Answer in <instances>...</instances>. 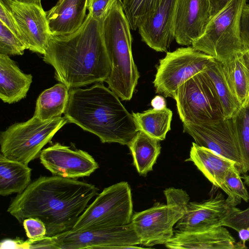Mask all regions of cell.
Listing matches in <instances>:
<instances>
[{
    "label": "cell",
    "instance_id": "7a4b0ae2",
    "mask_svg": "<svg viewBox=\"0 0 249 249\" xmlns=\"http://www.w3.org/2000/svg\"><path fill=\"white\" fill-rule=\"evenodd\" d=\"M43 61L54 69V77L71 89L105 82L111 67L102 21L89 12L80 28L67 36L51 37Z\"/></svg>",
    "mask_w": 249,
    "mask_h": 249
},
{
    "label": "cell",
    "instance_id": "7c38bea8",
    "mask_svg": "<svg viewBox=\"0 0 249 249\" xmlns=\"http://www.w3.org/2000/svg\"><path fill=\"white\" fill-rule=\"evenodd\" d=\"M183 132L190 135L197 145L235 162L239 170L242 164L238 141L232 117L202 123H183Z\"/></svg>",
    "mask_w": 249,
    "mask_h": 249
},
{
    "label": "cell",
    "instance_id": "7bdbcfd3",
    "mask_svg": "<svg viewBox=\"0 0 249 249\" xmlns=\"http://www.w3.org/2000/svg\"></svg>",
    "mask_w": 249,
    "mask_h": 249
},
{
    "label": "cell",
    "instance_id": "cb8c5ba5",
    "mask_svg": "<svg viewBox=\"0 0 249 249\" xmlns=\"http://www.w3.org/2000/svg\"><path fill=\"white\" fill-rule=\"evenodd\" d=\"M159 140L138 131L128 144L133 163L140 175L146 176L153 167L160 153Z\"/></svg>",
    "mask_w": 249,
    "mask_h": 249
},
{
    "label": "cell",
    "instance_id": "ac0fdd59",
    "mask_svg": "<svg viewBox=\"0 0 249 249\" xmlns=\"http://www.w3.org/2000/svg\"><path fill=\"white\" fill-rule=\"evenodd\" d=\"M169 249H243L241 241L237 242L223 226L195 232L174 231L173 237L165 244Z\"/></svg>",
    "mask_w": 249,
    "mask_h": 249
},
{
    "label": "cell",
    "instance_id": "603a6c76",
    "mask_svg": "<svg viewBox=\"0 0 249 249\" xmlns=\"http://www.w3.org/2000/svg\"><path fill=\"white\" fill-rule=\"evenodd\" d=\"M32 169L28 165L0 154V195L23 192L30 184Z\"/></svg>",
    "mask_w": 249,
    "mask_h": 249
},
{
    "label": "cell",
    "instance_id": "83f0119b",
    "mask_svg": "<svg viewBox=\"0 0 249 249\" xmlns=\"http://www.w3.org/2000/svg\"><path fill=\"white\" fill-rule=\"evenodd\" d=\"M238 141L242 164L239 171H249V96L232 117Z\"/></svg>",
    "mask_w": 249,
    "mask_h": 249
},
{
    "label": "cell",
    "instance_id": "5b68a950",
    "mask_svg": "<svg viewBox=\"0 0 249 249\" xmlns=\"http://www.w3.org/2000/svg\"><path fill=\"white\" fill-rule=\"evenodd\" d=\"M164 194L166 204L157 203L132 215L130 223L141 245H165L174 235V226L184 214L190 200L186 191L171 187L165 189Z\"/></svg>",
    "mask_w": 249,
    "mask_h": 249
},
{
    "label": "cell",
    "instance_id": "4fadbf2b",
    "mask_svg": "<svg viewBox=\"0 0 249 249\" xmlns=\"http://www.w3.org/2000/svg\"><path fill=\"white\" fill-rule=\"evenodd\" d=\"M41 163L53 176L76 179L89 177L99 168L92 156L81 149L73 150L59 143L43 149Z\"/></svg>",
    "mask_w": 249,
    "mask_h": 249
},
{
    "label": "cell",
    "instance_id": "52a82bcc",
    "mask_svg": "<svg viewBox=\"0 0 249 249\" xmlns=\"http://www.w3.org/2000/svg\"><path fill=\"white\" fill-rule=\"evenodd\" d=\"M68 123L65 116L43 121L33 116L26 122L15 123L0 133V153L28 165Z\"/></svg>",
    "mask_w": 249,
    "mask_h": 249
},
{
    "label": "cell",
    "instance_id": "e0dca14e",
    "mask_svg": "<svg viewBox=\"0 0 249 249\" xmlns=\"http://www.w3.org/2000/svg\"><path fill=\"white\" fill-rule=\"evenodd\" d=\"M229 206L223 195L201 202H189L183 216L177 223L174 231H200L222 226Z\"/></svg>",
    "mask_w": 249,
    "mask_h": 249
},
{
    "label": "cell",
    "instance_id": "484cf974",
    "mask_svg": "<svg viewBox=\"0 0 249 249\" xmlns=\"http://www.w3.org/2000/svg\"><path fill=\"white\" fill-rule=\"evenodd\" d=\"M203 72L210 80L220 102L225 119L232 118L241 106L225 78L222 63L213 59Z\"/></svg>",
    "mask_w": 249,
    "mask_h": 249
},
{
    "label": "cell",
    "instance_id": "836d02e7",
    "mask_svg": "<svg viewBox=\"0 0 249 249\" xmlns=\"http://www.w3.org/2000/svg\"><path fill=\"white\" fill-rule=\"evenodd\" d=\"M117 0H88L87 9L95 19L102 21Z\"/></svg>",
    "mask_w": 249,
    "mask_h": 249
},
{
    "label": "cell",
    "instance_id": "b9f144b4",
    "mask_svg": "<svg viewBox=\"0 0 249 249\" xmlns=\"http://www.w3.org/2000/svg\"><path fill=\"white\" fill-rule=\"evenodd\" d=\"M248 51H249V50H248Z\"/></svg>",
    "mask_w": 249,
    "mask_h": 249
},
{
    "label": "cell",
    "instance_id": "f35d334b",
    "mask_svg": "<svg viewBox=\"0 0 249 249\" xmlns=\"http://www.w3.org/2000/svg\"><path fill=\"white\" fill-rule=\"evenodd\" d=\"M151 106L156 109L163 108L166 107L165 100L162 96L157 95L152 99Z\"/></svg>",
    "mask_w": 249,
    "mask_h": 249
},
{
    "label": "cell",
    "instance_id": "6da1fadb",
    "mask_svg": "<svg viewBox=\"0 0 249 249\" xmlns=\"http://www.w3.org/2000/svg\"><path fill=\"white\" fill-rule=\"evenodd\" d=\"M98 191L76 179L40 176L18 194L7 212L21 224L28 218L40 220L51 237L71 230Z\"/></svg>",
    "mask_w": 249,
    "mask_h": 249
},
{
    "label": "cell",
    "instance_id": "8992f818",
    "mask_svg": "<svg viewBox=\"0 0 249 249\" xmlns=\"http://www.w3.org/2000/svg\"><path fill=\"white\" fill-rule=\"evenodd\" d=\"M246 2L231 1L210 20L203 35L191 46L221 62L247 51L240 32L241 15Z\"/></svg>",
    "mask_w": 249,
    "mask_h": 249
},
{
    "label": "cell",
    "instance_id": "5bb4252c",
    "mask_svg": "<svg viewBox=\"0 0 249 249\" xmlns=\"http://www.w3.org/2000/svg\"><path fill=\"white\" fill-rule=\"evenodd\" d=\"M5 3L20 30L23 42L27 49L43 55L53 35L49 28L46 12L42 5L14 0L7 1Z\"/></svg>",
    "mask_w": 249,
    "mask_h": 249
},
{
    "label": "cell",
    "instance_id": "8fae6325",
    "mask_svg": "<svg viewBox=\"0 0 249 249\" xmlns=\"http://www.w3.org/2000/svg\"><path fill=\"white\" fill-rule=\"evenodd\" d=\"M51 237L54 249L141 248L130 223L120 227L70 230Z\"/></svg>",
    "mask_w": 249,
    "mask_h": 249
},
{
    "label": "cell",
    "instance_id": "d6986e66",
    "mask_svg": "<svg viewBox=\"0 0 249 249\" xmlns=\"http://www.w3.org/2000/svg\"><path fill=\"white\" fill-rule=\"evenodd\" d=\"M88 2V0H58L46 12L52 35L67 36L78 30L86 18Z\"/></svg>",
    "mask_w": 249,
    "mask_h": 249
},
{
    "label": "cell",
    "instance_id": "d6a6232c",
    "mask_svg": "<svg viewBox=\"0 0 249 249\" xmlns=\"http://www.w3.org/2000/svg\"><path fill=\"white\" fill-rule=\"evenodd\" d=\"M22 224L28 239H39L46 235V228L44 224L37 218L25 219Z\"/></svg>",
    "mask_w": 249,
    "mask_h": 249
},
{
    "label": "cell",
    "instance_id": "2e32d148",
    "mask_svg": "<svg viewBox=\"0 0 249 249\" xmlns=\"http://www.w3.org/2000/svg\"><path fill=\"white\" fill-rule=\"evenodd\" d=\"M176 1L161 0L138 26L142 40L157 52H167L175 39L174 18Z\"/></svg>",
    "mask_w": 249,
    "mask_h": 249
},
{
    "label": "cell",
    "instance_id": "3957f363",
    "mask_svg": "<svg viewBox=\"0 0 249 249\" xmlns=\"http://www.w3.org/2000/svg\"><path fill=\"white\" fill-rule=\"evenodd\" d=\"M64 114L69 123L97 136L102 143L128 145L138 131L132 114L103 82L70 89Z\"/></svg>",
    "mask_w": 249,
    "mask_h": 249
},
{
    "label": "cell",
    "instance_id": "4316f807",
    "mask_svg": "<svg viewBox=\"0 0 249 249\" xmlns=\"http://www.w3.org/2000/svg\"><path fill=\"white\" fill-rule=\"evenodd\" d=\"M138 131H141L159 141L165 139L171 129L173 113L165 107L161 109L152 108L142 113L132 112Z\"/></svg>",
    "mask_w": 249,
    "mask_h": 249
},
{
    "label": "cell",
    "instance_id": "e575fe53",
    "mask_svg": "<svg viewBox=\"0 0 249 249\" xmlns=\"http://www.w3.org/2000/svg\"><path fill=\"white\" fill-rule=\"evenodd\" d=\"M0 21L4 24L23 42L21 32L14 17L7 5L1 0H0Z\"/></svg>",
    "mask_w": 249,
    "mask_h": 249
},
{
    "label": "cell",
    "instance_id": "60d3db41",
    "mask_svg": "<svg viewBox=\"0 0 249 249\" xmlns=\"http://www.w3.org/2000/svg\"><path fill=\"white\" fill-rule=\"evenodd\" d=\"M242 178L244 180V183L248 186H249V175H245L242 177Z\"/></svg>",
    "mask_w": 249,
    "mask_h": 249
},
{
    "label": "cell",
    "instance_id": "30bf717a",
    "mask_svg": "<svg viewBox=\"0 0 249 249\" xmlns=\"http://www.w3.org/2000/svg\"><path fill=\"white\" fill-rule=\"evenodd\" d=\"M214 58L192 46L181 47L167 52L160 59L153 81L156 92L173 98L183 84L203 71Z\"/></svg>",
    "mask_w": 249,
    "mask_h": 249
},
{
    "label": "cell",
    "instance_id": "d4e9b609",
    "mask_svg": "<svg viewBox=\"0 0 249 249\" xmlns=\"http://www.w3.org/2000/svg\"><path fill=\"white\" fill-rule=\"evenodd\" d=\"M69 90L61 83L44 90L37 99L33 116L43 121L61 117L66 108Z\"/></svg>",
    "mask_w": 249,
    "mask_h": 249
},
{
    "label": "cell",
    "instance_id": "44dd1931",
    "mask_svg": "<svg viewBox=\"0 0 249 249\" xmlns=\"http://www.w3.org/2000/svg\"><path fill=\"white\" fill-rule=\"evenodd\" d=\"M204 176L215 186L221 188L225 174L233 164V161L206 147L192 143L189 158Z\"/></svg>",
    "mask_w": 249,
    "mask_h": 249
},
{
    "label": "cell",
    "instance_id": "4dcf8cb0",
    "mask_svg": "<svg viewBox=\"0 0 249 249\" xmlns=\"http://www.w3.org/2000/svg\"><path fill=\"white\" fill-rule=\"evenodd\" d=\"M222 226L237 231L241 241L246 245L249 241V207L241 210L236 206H229Z\"/></svg>",
    "mask_w": 249,
    "mask_h": 249
},
{
    "label": "cell",
    "instance_id": "f546056e",
    "mask_svg": "<svg viewBox=\"0 0 249 249\" xmlns=\"http://www.w3.org/2000/svg\"><path fill=\"white\" fill-rule=\"evenodd\" d=\"M131 29L136 30L140 23L160 4L161 0H120Z\"/></svg>",
    "mask_w": 249,
    "mask_h": 249
},
{
    "label": "cell",
    "instance_id": "8d00e7d4",
    "mask_svg": "<svg viewBox=\"0 0 249 249\" xmlns=\"http://www.w3.org/2000/svg\"><path fill=\"white\" fill-rule=\"evenodd\" d=\"M231 0H209L210 6L211 19L226 7Z\"/></svg>",
    "mask_w": 249,
    "mask_h": 249
},
{
    "label": "cell",
    "instance_id": "ffe728a7",
    "mask_svg": "<svg viewBox=\"0 0 249 249\" xmlns=\"http://www.w3.org/2000/svg\"><path fill=\"white\" fill-rule=\"evenodd\" d=\"M32 75L25 74L9 55L0 54V98L12 104L26 97Z\"/></svg>",
    "mask_w": 249,
    "mask_h": 249
},
{
    "label": "cell",
    "instance_id": "ba28073f",
    "mask_svg": "<svg viewBox=\"0 0 249 249\" xmlns=\"http://www.w3.org/2000/svg\"><path fill=\"white\" fill-rule=\"evenodd\" d=\"M133 215L131 188L121 181L105 188L79 217L71 230L116 227L129 224Z\"/></svg>",
    "mask_w": 249,
    "mask_h": 249
},
{
    "label": "cell",
    "instance_id": "9a60e30c",
    "mask_svg": "<svg viewBox=\"0 0 249 249\" xmlns=\"http://www.w3.org/2000/svg\"><path fill=\"white\" fill-rule=\"evenodd\" d=\"M211 19L209 0H177L174 18L176 42L192 45L203 35Z\"/></svg>",
    "mask_w": 249,
    "mask_h": 249
},
{
    "label": "cell",
    "instance_id": "277c9868",
    "mask_svg": "<svg viewBox=\"0 0 249 249\" xmlns=\"http://www.w3.org/2000/svg\"><path fill=\"white\" fill-rule=\"evenodd\" d=\"M103 38L111 71L106 80L108 88L121 99H131L140 77L131 48L129 22L120 0L102 20Z\"/></svg>",
    "mask_w": 249,
    "mask_h": 249
},
{
    "label": "cell",
    "instance_id": "9c48e42d",
    "mask_svg": "<svg viewBox=\"0 0 249 249\" xmlns=\"http://www.w3.org/2000/svg\"><path fill=\"white\" fill-rule=\"evenodd\" d=\"M173 98L183 123L198 124L224 118L215 89L203 71L180 86Z\"/></svg>",
    "mask_w": 249,
    "mask_h": 249
},
{
    "label": "cell",
    "instance_id": "7402d4cb",
    "mask_svg": "<svg viewBox=\"0 0 249 249\" xmlns=\"http://www.w3.org/2000/svg\"><path fill=\"white\" fill-rule=\"evenodd\" d=\"M222 63L231 90L242 105L249 94V53L248 50Z\"/></svg>",
    "mask_w": 249,
    "mask_h": 249
},
{
    "label": "cell",
    "instance_id": "ab89813d",
    "mask_svg": "<svg viewBox=\"0 0 249 249\" xmlns=\"http://www.w3.org/2000/svg\"><path fill=\"white\" fill-rule=\"evenodd\" d=\"M3 2L6 3L7 1L9 0H1ZM23 3H34L38 5H41V0H14Z\"/></svg>",
    "mask_w": 249,
    "mask_h": 249
},
{
    "label": "cell",
    "instance_id": "d590c367",
    "mask_svg": "<svg viewBox=\"0 0 249 249\" xmlns=\"http://www.w3.org/2000/svg\"><path fill=\"white\" fill-rule=\"evenodd\" d=\"M241 37L245 47L249 50V4L244 6L240 22Z\"/></svg>",
    "mask_w": 249,
    "mask_h": 249
},
{
    "label": "cell",
    "instance_id": "f1b7e54d",
    "mask_svg": "<svg viewBox=\"0 0 249 249\" xmlns=\"http://www.w3.org/2000/svg\"><path fill=\"white\" fill-rule=\"evenodd\" d=\"M240 174L238 167L233 164L225 174L221 189L228 195L226 200L229 206H236L242 199L247 202L249 201V194Z\"/></svg>",
    "mask_w": 249,
    "mask_h": 249
},
{
    "label": "cell",
    "instance_id": "74e56055",
    "mask_svg": "<svg viewBox=\"0 0 249 249\" xmlns=\"http://www.w3.org/2000/svg\"><path fill=\"white\" fill-rule=\"evenodd\" d=\"M24 249V241L20 240L6 239L0 243V249Z\"/></svg>",
    "mask_w": 249,
    "mask_h": 249
},
{
    "label": "cell",
    "instance_id": "1f68e13d",
    "mask_svg": "<svg viewBox=\"0 0 249 249\" xmlns=\"http://www.w3.org/2000/svg\"><path fill=\"white\" fill-rule=\"evenodd\" d=\"M26 49L23 42L0 21V54L21 55Z\"/></svg>",
    "mask_w": 249,
    "mask_h": 249
}]
</instances>
